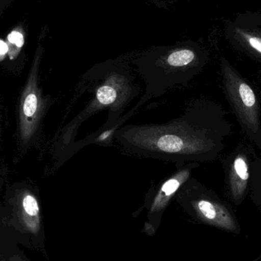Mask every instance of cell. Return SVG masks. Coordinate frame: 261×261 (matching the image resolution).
Here are the masks:
<instances>
[{
	"mask_svg": "<svg viewBox=\"0 0 261 261\" xmlns=\"http://www.w3.org/2000/svg\"><path fill=\"white\" fill-rule=\"evenodd\" d=\"M22 206L26 214L29 216H37L39 213L38 201L32 194H26L23 197Z\"/></svg>",
	"mask_w": 261,
	"mask_h": 261,
	"instance_id": "obj_8",
	"label": "cell"
},
{
	"mask_svg": "<svg viewBox=\"0 0 261 261\" xmlns=\"http://www.w3.org/2000/svg\"><path fill=\"white\" fill-rule=\"evenodd\" d=\"M8 40L11 44H13L17 47L18 50L24 45V38L20 32H15V31L11 32L8 36Z\"/></svg>",
	"mask_w": 261,
	"mask_h": 261,
	"instance_id": "obj_10",
	"label": "cell"
},
{
	"mask_svg": "<svg viewBox=\"0 0 261 261\" xmlns=\"http://www.w3.org/2000/svg\"><path fill=\"white\" fill-rule=\"evenodd\" d=\"M115 138L130 153L172 162L176 168L202 158L208 150L196 106L165 123L122 125Z\"/></svg>",
	"mask_w": 261,
	"mask_h": 261,
	"instance_id": "obj_1",
	"label": "cell"
},
{
	"mask_svg": "<svg viewBox=\"0 0 261 261\" xmlns=\"http://www.w3.org/2000/svg\"><path fill=\"white\" fill-rule=\"evenodd\" d=\"M9 51V47L3 41L0 40V61L4 59L7 52Z\"/></svg>",
	"mask_w": 261,
	"mask_h": 261,
	"instance_id": "obj_12",
	"label": "cell"
},
{
	"mask_svg": "<svg viewBox=\"0 0 261 261\" xmlns=\"http://www.w3.org/2000/svg\"><path fill=\"white\" fill-rule=\"evenodd\" d=\"M244 36L246 38L247 41L250 44L251 47L254 50L258 51L261 54V38H257V37L251 36V35H247V34L243 33Z\"/></svg>",
	"mask_w": 261,
	"mask_h": 261,
	"instance_id": "obj_11",
	"label": "cell"
},
{
	"mask_svg": "<svg viewBox=\"0 0 261 261\" xmlns=\"http://www.w3.org/2000/svg\"><path fill=\"white\" fill-rule=\"evenodd\" d=\"M174 199L187 213L201 222L225 231H239L231 213L223 205L203 196L192 178L182 184Z\"/></svg>",
	"mask_w": 261,
	"mask_h": 261,
	"instance_id": "obj_4",
	"label": "cell"
},
{
	"mask_svg": "<svg viewBox=\"0 0 261 261\" xmlns=\"http://www.w3.org/2000/svg\"><path fill=\"white\" fill-rule=\"evenodd\" d=\"M239 95L245 107H253L256 103V97L252 89L245 83L239 86Z\"/></svg>",
	"mask_w": 261,
	"mask_h": 261,
	"instance_id": "obj_7",
	"label": "cell"
},
{
	"mask_svg": "<svg viewBox=\"0 0 261 261\" xmlns=\"http://www.w3.org/2000/svg\"><path fill=\"white\" fill-rule=\"evenodd\" d=\"M134 80L129 64L122 58L108 60L87 70L80 84L92 93L91 99L67 128L64 135L66 143L71 142L78 128L96 113L106 110L110 113L102 130L123 123L132 116L136 110L135 108L121 118L128 104L139 93Z\"/></svg>",
	"mask_w": 261,
	"mask_h": 261,
	"instance_id": "obj_2",
	"label": "cell"
},
{
	"mask_svg": "<svg viewBox=\"0 0 261 261\" xmlns=\"http://www.w3.org/2000/svg\"><path fill=\"white\" fill-rule=\"evenodd\" d=\"M199 60V50L191 41L158 46L138 54L132 63L145 84V92L135 110L176 86H187Z\"/></svg>",
	"mask_w": 261,
	"mask_h": 261,
	"instance_id": "obj_3",
	"label": "cell"
},
{
	"mask_svg": "<svg viewBox=\"0 0 261 261\" xmlns=\"http://www.w3.org/2000/svg\"><path fill=\"white\" fill-rule=\"evenodd\" d=\"M234 169L236 174L238 175L241 180L246 182L249 178L248 167L246 161L242 156L236 158L234 162Z\"/></svg>",
	"mask_w": 261,
	"mask_h": 261,
	"instance_id": "obj_9",
	"label": "cell"
},
{
	"mask_svg": "<svg viewBox=\"0 0 261 261\" xmlns=\"http://www.w3.org/2000/svg\"><path fill=\"white\" fill-rule=\"evenodd\" d=\"M37 70L36 65H35L21 96L20 127L21 136L24 139H29L35 132L42 111V99L38 85Z\"/></svg>",
	"mask_w": 261,
	"mask_h": 261,
	"instance_id": "obj_6",
	"label": "cell"
},
{
	"mask_svg": "<svg viewBox=\"0 0 261 261\" xmlns=\"http://www.w3.org/2000/svg\"><path fill=\"white\" fill-rule=\"evenodd\" d=\"M197 164L188 163L176 168L170 176L163 179L158 186L151 187L146 196L144 208L148 210L147 222L144 224V232L155 234L161 225V219L170 201L175 197L182 184L190 178L191 171Z\"/></svg>",
	"mask_w": 261,
	"mask_h": 261,
	"instance_id": "obj_5",
	"label": "cell"
}]
</instances>
